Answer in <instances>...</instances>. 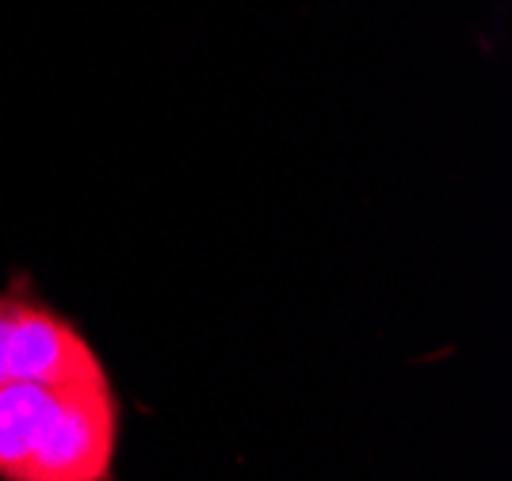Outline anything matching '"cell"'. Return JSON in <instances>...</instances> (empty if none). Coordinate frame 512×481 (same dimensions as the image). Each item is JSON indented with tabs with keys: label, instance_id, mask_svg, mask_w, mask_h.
<instances>
[{
	"label": "cell",
	"instance_id": "obj_1",
	"mask_svg": "<svg viewBox=\"0 0 512 481\" xmlns=\"http://www.w3.org/2000/svg\"><path fill=\"white\" fill-rule=\"evenodd\" d=\"M123 409L111 378L77 382L46 420L27 481H107L119 451Z\"/></svg>",
	"mask_w": 512,
	"mask_h": 481
},
{
	"label": "cell",
	"instance_id": "obj_2",
	"mask_svg": "<svg viewBox=\"0 0 512 481\" xmlns=\"http://www.w3.org/2000/svg\"><path fill=\"white\" fill-rule=\"evenodd\" d=\"M4 378L77 386V382H100L107 371L88 336L69 317L50 310L35 294H27L23 283H16L8 336H4Z\"/></svg>",
	"mask_w": 512,
	"mask_h": 481
},
{
	"label": "cell",
	"instance_id": "obj_3",
	"mask_svg": "<svg viewBox=\"0 0 512 481\" xmlns=\"http://www.w3.org/2000/svg\"><path fill=\"white\" fill-rule=\"evenodd\" d=\"M69 386H46L31 378L0 382V481H27L46 420Z\"/></svg>",
	"mask_w": 512,
	"mask_h": 481
},
{
	"label": "cell",
	"instance_id": "obj_4",
	"mask_svg": "<svg viewBox=\"0 0 512 481\" xmlns=\"http://www.w3.org/2000/svg\"><path fill=\"white\" fill-rule=\"evenodd\" d=\"M8 314H12V291H0V382H4V336H8Z\"/></svg>",
	"mask_w": 512,
	"mask_h": 481
}]
</instances>
